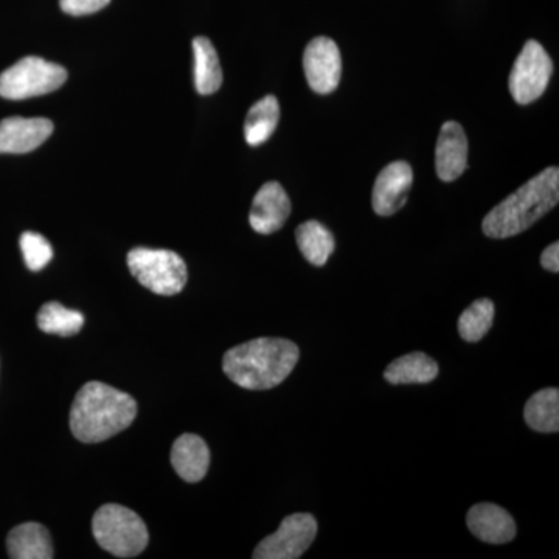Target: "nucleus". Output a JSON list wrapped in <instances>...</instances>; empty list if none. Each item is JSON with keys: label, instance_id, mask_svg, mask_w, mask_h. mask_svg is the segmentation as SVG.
I'll return each mask as SVG.
<instances>
[{"label": "nucleus", "instance_id": "f257e3e1", "mask_svg": "<svg viewBox=\"0 0 559 559\" xmlns=\"http://www.w3.org/2000/svg\"><path fill=\"white\" fill-rule=\"evenodd\" d=\"M138 417V403L128 393L105 382L84 384L70 409V430L83 443H100L130 428Z\"/></svg>", "mask_w": 559, "mask_h": 559}, {"label": "nucleus", "instance_id": "f03ea898", "mask_svg": "<svg viewBox=\"0 0 559 559\" xmlns=\"http://www.w3.org/2000/svg\"><path fill=\"white\" fill-rule=\"evenodd\" d=\"M299 358L300 349L294 342L260 337L230 348L224 355L223 370L242 389L270 390L293 373Z\"/></svg>", "mask_w": 559, "mask_h": 559}, {"label": "nucleus", "instance_id": "7ed1b4c3", "mask_svg": "<svg viewBox=\"0 0 559 559\" xmlns=\"http://www.w3.org/2000/svg\"><path fill=\"white\" fill-rule=\"evenodd\" d=\"M558 201L559 170L557 167H550L496 205L485 216L481 229L487 237L496 240L514 237L557 207Z\"/></svg>", "mask_w": 559, "mask_h": 559}, {"label": "nucleus", "instance_id": "20e7f679", "mask_svg": "<svg viewBox=\"0 0 559 559\" xmlns=\"http://www.w3.org/2000/svg\"><path fill=\"white\" fill-rule=\"evenodd\" d=\"M92 533L103 550L117 558L139 557L148 546L145 522L127 507L108 503L92 520Z\"/></svg>", "mask_w": 559, "mask_h": 559}, {"label": "nucleus", "instance_id": "39448f33", "mask_svg": "<svg viewBox=\"0 0 559 559\" xmlns=\"http://www.w3.org/2000/svg\"><path fill=\"white\" fill-rule=\"evenodd\" d=\"M127 261L140 285L159 296H176L189 277L186 261L171 250L135 248Z\"/></svg>", "mask_w": 559, "mask_h": 559}, {"label": "nucleus", "instance_id": "423d86ee", "mask_svg": "<svg viewBox=\"0 0 559 559\" xmlns=\"http://www.w3.org/2000/svg\"><path fill=\"white\" fill-rule=\"evenodd\" d=\"M68 72L60 64L38 57L22 58L0 75V97L27 100L60 90Z\"/></svg>", "mask_w": 559, "mask_h": 559}, {"label": "nucleus", "instance_id": "0eeeda50", "mask_svg": "<svg viewBox=\"0 0 559 559\" xmlns=\"http://www.w3.org/2000/svg\"><path fill=\"white\" fill-rule=\"evenodd\" d=\"M551 73L554 62L549 53L538 40H527L510 73L511 97L520 105L538 100L549 86Z\"/></svg>", "mask_w": 559, "mask_h": 559}, {"label": "nucleus", "instance_id": "6e6552de", "mask_svg": "<svg viewBox=\"0 0 559 559\" xmlns=\"http://www.w3.org/2000/svg\"><path fill=\"white\" fill-rule=\"evenodd\" d=\"M318 536V521L312 514L296 513L282 521L277 532L261 540L253 559H297L310 549Z\"/></svg>", "mask_w": 559, "mask_h": 559}, {"label": "nucleus", "instance_id": "1a4fd4ad", "mask_svg": "<svg viewBox=\"0 0 559 559\" xmlns=\"http://www.w3.org/2000/svg\"><path fill=\"white\" fill-rule=\"evenodd\" d=\"M304 70L312 91L318 94L336 91L342 75V58L337 44L325 36L312 39L305 49Z\"/></svg>", "mask_w": 559, "mask_h": 559}, {"label": "nucleus", "instance_id": "9d476101", "mask_svg": "<svg viewBox=\"0 0 559 559\" xmlns=\"http://www.w3.org/2000/svg\"><path fill=\"white\" fill-rule=\"evenodd\" d=\"M414 182V171L407 162H393L378 175L373 187L374 212L380 216L395 215L406 204Z\"/></svg>", "mask_w": 559, "mask_h": 559}, {"label": "nucleus", "instance_id": "9b49d317", "mask_svg": "<svg viewBox=\"0 0 559 559\" xmlns=\"http://www.w3.org/2000/svg\"><path fill=\"white\" fill-rule=\"evenodd\" d=\"M290 215V201L278 182H267L252 202L249 223L257 234L271 235L285 226Z\"/></svg>", "mask_w": 559, "mask_h": 559}, {"label": "nucleus", "instance_id": "f8f14e48", "mask_svg": "<svg viewBox=\"0 0 559 559\" xmlns=\"http://www.w3.org/2000/svg\"><path fill=\"white\" fill-rule=\"evenodd\" d=\"M53 132L49 119L9 117L0 121V154H25L39 148Z\"/></svg>", "mask_w": 559, "mask_h": 559}, {"label": "nucleus", "instance_id": "ddd939ff", "mask_svg": "<svg viewBox=\"0 0 559 559\" xmlns=\"http://www.w3.org/2000/svg\"><path fill=\"white\" fill-rule=\"evenodd\" d=\"M436 167L437 175L444 182L457 180L468 167V139L457 121H447L441 127Z\"/></svg>", "mask_w": 559, "mask_h": 559}, {"label": "nucleus", "instance_id": "4468645a", "mask_svg": "<svg viewBox=\"0 0 559 559\" xmlns=\"http://www.w3.org/2000/svg\"><path fill=\"white\" fill-rule=\"evenodd\" d=\"M471 533L488 544H507L516 536V524L509 511L495 503H477L466 516Z\"/></svg>", "mask_w": 559, "mask_h": 559}, {"label": "nucleus", "instance_id": "2eb2a0df", "mask_svg": "<svg viewBox=\"0 0 559 559\" xmlns=\"http://www.w3.org/2000/svg\"><path fill=\"white\" fill-rule=\"evenodd\" d=\"M171 463L180 479L189 484L201 481L210 466L207 443L200 436L183 433L173 444Z\"/></svg>", "mask_w": 559, "mask_h": 559}, {"label": "nucleus", "instance_id": "dca6fc26", "mask_svg": "<svg viewBox=\"0 0 559 559\" xmlns=\"http://www.w3.org/2000/svg\"><path fill=\"white\" fill-rule=\"evenodd\" d=\"M7 550L13 559H51L55 557L50 533L44 525L25 522L9 533Z\"/></svg>", "mask_w": 559, "mask_h": 559}, {"label": "nucleus", "instance_id": "f3484780", "mask_svg": "<svg viewBox=\"0 0 559 559\" xmlns=\"http://www.w3.org/2000/svg\"><path fill=\"white\" fill-rule=\"evenodd\" d=\"M439 374V364L425 353H411L389 364L384 371L390 384H428Z\"/></svg>", "mask_w": 559, "mask_h": 559}, {"label": "nucleus", "instance_id": "a211bd4d", "mask_svg": "<svg viewBox=\"0 0 559 559\" xmlns=\"http://www.w3.org/2000/svg\"><path fill=\"white\" fill-rule=\"evenodd\" d=\"M194 86L201 95H212L223 84V70L215 47L210 39L198 36L193 40Z\"/></svg>", "mask_w": 559, "mask_h": 559}, {"label": "nucleus", "instance_id": "6ab92c4d", "mask_svg": "<svg viewBox=\"0 0 559 559\" xmlns=\"http://www.w3.org/2000/svg\"><path fill=\"white\" fill-rule=\"evenodd\" d=\"M280 120V105L274 95L261 98L249 109L245 123V138L250 146L263 145L270 140Z\"/></svg>", "mask_w": 559, "mask_h": 559}, {"label": "nucleus", "instance_id": "aec40b11", "mask_svg": "<svg viewBox=\"0 0 559 559\" xmlns=\"http://www.w3.org/2000/svg\"><path fill=\"white\" fill-rule=\"evenodd\" d=\"M525 423L538 432L551 433L559 430V390L543 389L525 404Z\"/></svg>", "mask_w": 559, "mask_h": 559}, {"label": "nucleus", "instance_id": "412c9836", "mask_svg": "<svg viewBox=\"0 0 559 559\" xmlns=\"http://www.w3.org/2000/svg\"><path fill=\"white\" fill-rule=\"evenodd\" d=\"M296 238L301 255L314 266H323L333 253V235L318 221L300 224L296 230Z\"/></svg>", "mask_w": 559, "mask_h": 559}, {"label": "nucleus", "instance_id": "4be33fe9", "mask_svg": "<svg viewBox=\"0 0 559 559\" xmlns=\"http://www.w3.org/2000/svg\"><path fill=\"white\" fill-rule=\"evenodd\" d=\"M84 325V316L79 311L69 310L58 301L43 305L38 312V326L47 334L70 337L80 333Z\"/></svg>", "mask_w": 559, "mask_h": 559}, {"label": "nucleus", "instance_id": "5701e85b", "mask_svg": "<svg viewBox=\"0 0 559 559\" xmlns=\"http://www.w3.org/2000/svg\"><path fill=\"white\" fill-rule=\"evenodd\" d=\"M492 322H495V304L489 299L476 300L460 316V336L466 342H479L487 336Z\"/></svg>", "mask_w": 559, "mask_h": 559}, {"label": "nucleus", "instance_id": "b1692460", "mask_svg": "<svg viewBox=\"0 0 559 559\" xmlns=\"http://www.w3.org/2000/svg\"><path fill=\"white\" fill-rule=\"evenodd\" d=\"M20 242L25 264L33 272L44 270L53 259V249L43 235L25 231L22 234Z\"/></svg>", "mask_w": 559, "mask_h": 559}, {"label": "nucleus", "instance_id": "393cba45", "mask_svg": "<svg viewBox=\"0 0 559 559\" xmlns=\"http://www.w3.org/2000/svg\"><path fill=\"white\" fill-rule=\"evenodd\" d=\"M110 0H60L61 10L72 16L97 13L109 5Z\"/></svg>", "mask_w": 559, "mask_h": 559}, {"label": "nucleus", "instance_id": "a878e982", "mask_svg": "<svg viewBox=\"0 0 559 559\" xmlns=\"http://www.w3.org/2000/svg\"><path fill=\"white\" fill-rule=\"evenodd\" d=\"M540 264H543L544 270L555 272H559V245L558 242H554L549 248L544 250L543 255H540Z\"/></svg>", "mask_w": 559, "mask_h": 559}]
</instances>
